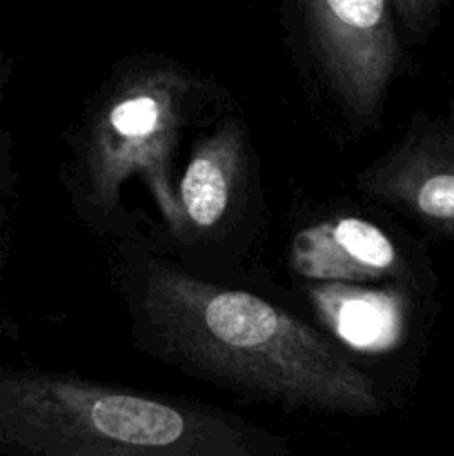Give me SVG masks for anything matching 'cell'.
Wrapping results in <instances>:
<instances>
[{
	"label": "cell",
	"mask_w": 454,
	"mask_h": 456,
	"mask_svg": "<svg viewBox=\"0 0 454 456\" xmlns=\"http://www.w3.org/2000/svg\"><path fill=\"white\" fill-rule=\"evenodd\" d=\"M107 261L134 341L160 363L285 408L347 417L381 410L372 372L319 325L200 279L142 239H111Z\"/></svg>",
	"instance_id": "obj_1"
},
{
	"label": "cell",
	"mask_w": 454,
	"mask_h": 456,
	"mask_svg": "<svg viewBox=\"0 0 454 456\" xmlns=\"http://www.w3.org/2000/svg\"><path fill=\"white\" fill-rule=\"evenodd\" d=\"M279 435L212 405L87 381L0 370L4 456H283Z\"/></svg>",
	"instance_id": "obj_2"
},
{
	"label": "cell",
	"mask_w": 454,
	"mask_h": 456,
	"mask_svg": "<svg viewBox=\"0 0 454 456\" xmlns=\"http://www.w3.org/2000/svg\"><path fill=\"white\" fill-rule=\"evenodd\" d=\"M199 94L196 76L165 58L127 62L105 80L76 134L69 172L74 205L89 225L120 234L123 187L141 178L169 234L182 240L172 165Z\"/></svg>",
	"instance_id": "obj_3"
},
{
	"label": "cell",
	"mask_w": 454,
	"mask_h": 456,
	"mask_svg": "<svg viewBox=\"0 0 454 456\" xmlns=\"http://www.w3.org/2000/svg\"><path fill=\"white\" fill-rule=\"evenodd\" d=\"M288 272L319 330L347 352L378 354L399 346L401 252L378 223L356 214L320 216L294 234Z\"/></svg>",
	"instance_id": "obj_4"
},
{
	"label": "cell",
	"mask_w": 454,
	"mask_h": 456,
	"mask_svg": "<svg viewBox=\"0 0 454 456\" xmlns=\"http://www.w3.org/2000/svg\"><path fill=\"white\" fill-rule=\"evenodd\" d=\"M301 29L320 76L352 125L378 120L396 62L392 4L383 0H307Z\"/></svg>",
	"instance_id": "obj_5"
},
{
	"label": "cell",
	"mask_w": 454,
	"mask_h": 456,
	"mask_svg": "<svg viewBox=\"0 0 454 456\" xmlns=\"http://www.w3.org/2000/svg\"><path fill=\"white\" fill-rule=\"evenodd\" d=\"M249 136L239 118H225L196 141L176 194L185 245L207 243L225 232L249 174Z\"/></svg>",
	"instance_id": "obj_6"
},
{
	"label": "cell",
	"mask_w": 454,
	"mask_h": 456,
	"mask_svg": "<svg viewBox=\"0 0 454 456\" xmlns=\"http://www.w3.org/2000/svg\"><path fill=\"white\" fill-rule=\"evenodd\" d=\"M0 163H3V138H0Z\"/></svg>",
	"instance_id": "obj_7"
}]
</instances>
